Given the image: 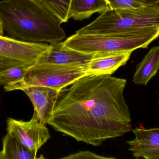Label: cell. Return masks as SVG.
I'll use <instances>...</instances> for the list:
<instances>
[{
  "label": "cell",
  "instance_id": "cell-13",
  "mask_svg": "<svg viewBox=\"0 0 159 159\" xmlns=\"http://www.w3.org/2000/svg\"><path fill=\"white\" fill-rule=\"evenodd\" d=\"M107 7L106 0H71L69 18L82 21L89 18L95 13L101 14Z\"/></svg>",
  "mask_w": 159,
  "mask_h": 159
},
{
  "label": "cell",
  "instance_id": "cell-15",
  "mask_svg": "<svg viewBox=\"0 0 159 159\" xmlns=\"http://www.w3.org/2000/svg\"><path fill=\"white\" fill-rule=\"evenodd\" d=\"M44 8L54 15L61 23L69 18V11L71 0H35Z\"/></svg>",
  "mask_w": 159,
  "mask_h": 159
},
{
  "label": "cell",
  "instance_id": "cell-12",
  "mask_svg": "<svg viewBox=\"0 0 159 159\" xmlns=\"http://www.w3.org/2000/svg\"><path fill=\"white\" fill-rule=\"evenodd\" d=\"M159 70V45L154 46L136 66L133 77L134 83L147 86Z\"/></svg>",
  "mask_w": 159,
  "mask_h": 159
},
{
  "label": "cell",
  "instance_id": "cell-14",
  "mask_svg": "<svg viewBox=\"0 0 159 159\" xmlns=\"http://www.w3.org/2000/svg\"><path fill=\"white\" fill-rule=\"evenodd\" d=\"M3 159H36L37 154L27 149L7 133L2 139Z\"/></svg>",
  "mask_w": 159,
  "mask_h": 159
},
{
  "label": "cell",
  "instance_id": "cell-11",
  "mask_svg": "<svg viewBox=\"0 0 159 159\" xmlns=\"http://www.w3.org/2000/svg\"><path fill=\"white\" fill-rule=\"evenodd\" d=\"M132 53L128 51L94 54L87 65V71L89 74L111 75L126 64Z\"/></svg>",
  "mask_w": 159,
  "mask_h": 159
},
{
  "label": "cell",
  "instance_id": "cell-3",
  "mask_svg": "<svg viewBox=\"0 0 159 159\" xmlns=\"http://www.w3.org/2000/svg\"><path fill=\"white\" fill-rule=\"evenodd\" d=\"M159 36V27H148L117 33L75 34L64 43L68 47L88 54L133 51L147 48Z\"/></svg>",
  "mask_w": 159,
  "mask_h": 159
},
{
  "label": "cell",
  "instance_id": "cell-17",
  "mask_svg": "<svg viewBox=\"0 0 159 159\" xmlns=\"http://www.w3.org/2000/svg\"><path fill=\"white\" fill-rule=\"evenodd\" d=\"M110 9H125L138 8L146 5L138 0H106Z\"/></svg>",
  "mask_w": 159,
  "mask_h": 159
},
{
  "label": "cell",
  "instance_id": "cell-6",
  "mask_svg": "<svg viewBox=\"0 0 159 159\" xmlns=\"http://www.w3.org/2000/svg\"><path fill=\"white\" fill-rule=\"evenodd\" d=\"M49 45L43 43H29L0 35V71L19 65L30 67Z\"/></svg>",
  "mask_w": 159,
  "mask_h": 159
},
{
  "label": "cell",
  "instance_id": "cell-19",
  "mask_svg": "<svg viewBox=\"0 0 159 159\" xmlns=\"http://www.w3.org/2000/svg\"><path fill=\"white\" fill-rule=\"evenodd\" d=\"M146 5L151 6L159 5V0H138Z\"/></svg>",
  "mask_w": 159,
  "mask_h": 159
},
{
  "label": "cell",
  "instance_id": "cell-20",
  "mask_svg": "<svg viewBox=\"0 0 159 159\" xmlns=\"http://www.w3.org/2000/svg\"><path fill=\"white\" fill-rule=\"evenodd\" d=\"M4 31L3 30L2 25V21L0 20V35H3Z\"/></svg>",
  "mask_w": 159,
  "mask_h": 159
},
{
  "label": "cell",
  "instance_id": "cell-9",
  "mask_svg": "<svg viewBox=\"0 0 159 159\" xmlns=\"http://www.w3.org/2000/svg\"><path fill=\"white\" fill-rule=\"evenodd\" d=\"M30 99L34 113L39 121L46 125L53 113L59 94V91L42 86H33L22 90Z\"/></svg>",
  "mask_w": 159,
  "mask_h": 159
},
{
  "label": "cell",
  "instance_id": "cell-8",
  "mask_svg": "<svg viewBox=\"0 0 159 159\" xmlns=\"http://www.w3.org/2000/svg\"><path fill=\"white\" fill-rule=\"evenodd\" d=\"M94 55L68 47L61 42L51 43L36 63L61 65H87Z\"/></svg>",
  "mask_w": 159,
  "mask_h": 159
},
{
  "label": "cell",
  "instance_id": "cell-2",
  "mask_svg": "<svg viewBox=\"0 0 159 159\" xmlns=\"http://www.w3.org/2000/svg\"><path fill=\"white\" fill-rule=\"evenodd\" d=\"M4 33L29 43L61 42L66 37L61 22L35 0L0 1Z\"/></svg>",
  "mask_w": 159,
  "mask_h": 159
},
{
  "label": "cell",
  "instance_id": "cell-5",
  "mask_svg": "<svg viewBox=\"0 0 159 159\" xmlns=\"http://www.w3.org/2000/svg\"><path fill=\"white\" fill-rule=\"evenodd\" d=\"M87 65H61L35 63L24 77L4 87L6 91L42 86L61 91L80 77L89 74Z\"/></svg>",
  "mask_w": 159,
  "mask_h": 159
},
{
  "label": "cell",
  "instance_id": "cell-18",
  "mask_svg": "<svg viewBox=\"0 0 159 159\" xmlns=\"http://www.w3.org/2000/svg\"><path fill=\"white\" fill-rule=\"evenodd\" d=\"M63 159H114V157H105L100 156L95 153L89 151H80L66 157L61 158Z\"/></svg>",
  "mask_w": 159,
  "mask_h": 159
},
{
  "label": "cell",
  "instance_id": "cell-16",
  "mask_svg": "<svg viewBox=\"0 0 159 159\" xmlns=\"http://www.w3.org/2000/svg\"><path fill=\"white\" fill-rule=\"evenodd\" d=\"M30 66L19 65L0 71V86H7L22 79L29 70Z\"/></svg>",
  "mask_w": 159,
  "mask_h": 159
},
{
  "label": "cell",
  "instance_id": "cell-10",
  "mask_svg": "<svg viewBox=\"0 0 159 159\" xmlns=\"http://www.w3.org/2000/svg\"><path fill=\"white\" fill-rule=\"evenodd\" d=\"M132 131L135 138L127 143L133 157L136 159H159V128H136Z\"/></svg>",
  "mask_w": 159,
  "mask_h": 159
},
{
  "label": "cell",
  "instance_id": "cell-7",
  "mask_svg": "<svg viewBox=\"0 0 159 159\" xmlns=\"http://www.w3.org/2000/svg\"><path fill=\"white\" fill-rule=\"evenodd\" d=\"M7 125V133L27 149L36 154L51 136L47 127L39 121L34 113L28 121L8 118Z\"/></svg>",
  "mask_w": 159,
  "mask_h": 159
},
{
  "label": "cell",
  "instance_id": "cell-1",
  "mask_svg": "<svg viewBox=\"0 0 159 159\" xmlns=\"http://www.w3.org/2000/svg\"><path fill=\"white\" fill-rule=\"evenodd\" d=\"M127 80L89 74L60 91L48 124L78 142L94 146L132 130L125 101Z\"/></svg>",
  "mask_w": 159,
  "mask_h": 159
},
{
  "label": "cell",
  "instance_id": "cell-22",
  "mask_svg": "<svg viewBox=\"0 0 159 159\" xmlns=\"http://www.w3.org/2000/svg\"></svg>",
  "mask_w": 159,
  "mask_h": 159
},
{
  "label": "cell",
  "instance_id": "cell-21",
  "mask_svg": "<svg viewBox=\"0 0 159 159\" xmlns=\"http://www.w3.org/2000/svg\"><path fill=\"white\" fill-rule=\"evenodd\" d=\"M0 159H3L2 152V151H0Z\"/></svg>",
  "mask_w": 159,
  "mask_h": 159
},
{
  "label": "cell",
  "instance_id": "cell-4",
  "mask_svg": "<svg viewBox=\"0 0 159 159\" xmlns=\"http://www.w3.org/2000/svg\"><path fill=\"white\" fill-rule=\"evenodd\" d=\"M152 27H159V5L115 10L107 7L96 19L75 33H117Z\"/></svg>",
  "mask_w": 159,
  "mask_h": 159
}]
</instances>
